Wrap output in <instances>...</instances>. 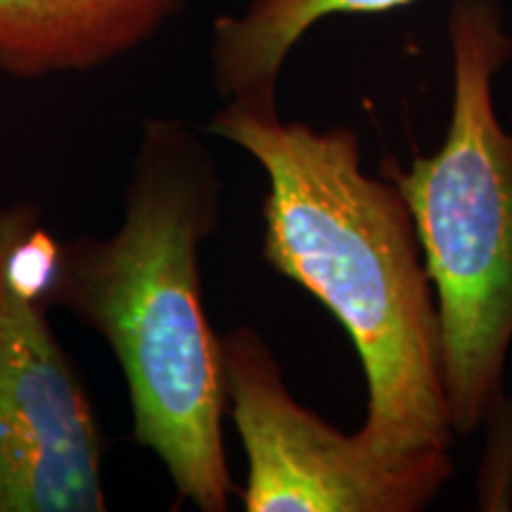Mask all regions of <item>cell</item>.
<instances>
[{"label":"cell","instance_id":"6da1fadb","mask_svg":"<svg viewBox=\"0 0 512 512\" xmlns=\"http://www.w3.org/2000/svg\"><path fill=\"white\" fill-rule=\"evenodd\" d=\"M204 131L264 169V259L354 342L368 380L356 439L389 463L451 456L437 294L401 190L363 171L351 128L283 121L275 102L226 100Z\"/></svg>","mask_w":512,"mask_h":512},{"label":"cell","instance_id":"7a4b0ae2","mask_svg":"<svg viewBox=\"0 0 512 512\" xmlns=\"http://www.w3.org/2000/svg\"><path fill=\"white\" fill-rule=\"evenodd\" d=\"M221 188L200 133L176 119H147L119 228L60 242L48 285V302L112 349L133 439L202 512H226L235 491L221 430V347L200 287V245L219 226Z\"/></svg>","mask_w":512,"mask_h":512},{"label":"cell","instance_id":"3957f363","mask_svg":"<svg viewBox=\"0 0 512 512\" xmlns=\"http://www.w3.org/2000/svg\"><path fill=\"white\" fill-rule=\"evenodd\" d=\"M453 105L444 145L387 164L413 214L441 323L448 418L456 434L482 427L505 399L512 344V131L494 81L512 57L501 0H453L448 12Z\"/></svg>","mask_w":512,"mask_h":512},{"label":"cell","instance_id":"277c9868","mask_svg":"<svg viewBox=\"0 0 512 512\" xmlns=\"http://www.w3.org/2000/svg\"><path fill=\"white\" fill-rule=\"evenodd\" d=\"M57 242L31 204L0 209V512H102V434L48 323Z\"/></svg>","mask_w":512,"mask_h":512},{"label":"cell","instance_id":"5b68a950","mask_svg":"<svg viewBox=\"0 0 512 512\" xmlns=\"http://www.w3.org/2000/svg\"><path fill=\"white\" fill-rule=\"evenodd\" d=\"M226 408L247 456V512H415L453 475L451 456L389 463L302 406L252 328L219 337Z\"/></svg>","mask_w":512,"mask_h":512},{"label":"cell","instance_id":"8992f818","mask_svg":"<svg viewBox=\"0 0 512 512\" xmlns=\"http://www.w3.org/2000/svg\"><path fill=\"white\" fill-rule=\"evenodd\" d=\"M188 0H0V72H91L143 46Z\"/></svg>","mask_w":512,"mask_h":512},{"label":"cell","instance_id":"52a82bcc","mask_svg":"<svg viewBox=\"0 0 512 512\" xmlns=\"http://www.w3.org/2000/svg\"><path fill=\"white\" fill-rule=\"evenodd\" d=\"M413 0H252L242 15H223L211 38V81L223 100L275 102L292 48L330 15H377Z\"/></svg>","mask_w":512,"mask_h":512}]
</instances>
